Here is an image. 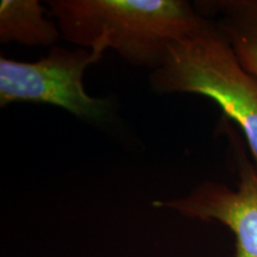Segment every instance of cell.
Wrapping results in <instances>:
<instances>
[{"label": "cell", "instance_id": "obj_1", "mask_svg": "<svg viewBox=\"0 0 257 257\" xmlns=\"http://www.w3.org/2000/svg\"><path fill=\"white\" fill-rule=\"evenodd\" d=\"M61 37L85 49H112L135 66H161L169 47L205 16L185 0H50Z\"/></svg>", "mask_w": 257, "mask_h": 257}, {"label": "cell", "instance_id": "obj_2", "mask_svg": "<svg viewBox=\"0 0 257 257\" xmlns=\"http://www.w3.org/2000/svg\"><path fill=\"white\" fill-rule=\"evenodd\" d=\"M149 83L159 94L191 93L216 102L240 128L257 168V80L240 64L214 22L205 17L174 42Z\"/></svg>", "mask_w": 257, "mask_h": 257}, {"label": "cell", "instance_id": "obj_3", "mask_svg": "<svg viewBox=\"0 0 257 257\" xmlns=\"http://www.w3.org/2000/svg\"><path fill=\"white\" fill-rule=\"evenodd\" d=\"M99 49L53 47L47 56L34 62L0 59V106L34 102L61 107L79 119L101 123L111 114L110 101L86 92L83 75L100 62Z\"/></svg>", "mask_w": 257, "mask_h": 257}, {"label": "cell", "instance_id": "obj_4", "mask_svg": "<svg viewBox=\"0 0 257 257\" xmlns=\"http://www.w3.org/2000/svg\"><path fill=\"white\" fill-rule=\"evenodd\" d=\"M230 142L238 172L236 188L220 182L205 181L185 197L156 200L153 205L191 219L219 221L234 234V257H257V168L237 140L231 137Z\"/></svg>", "mask_w": 257, "mask_h": 257}, {"label": "cell", "instance_id": "obj_5", "mask_svg": "<svg viewBox=\"0 0 257 257\" xmlns=\"http://www.w3.org/2000/svg\"><path fill=\"white\" fill-rule=\"evenodd\" d=\"M61 37L56 22L47 17L37 0L0 3V42L28 47H55Z\"/></svg>", "mask_w": 257, "mask_h": 257}, {"label": "cell", "instance_id": "obj_6", "mask_svg": "<svg viewBox=\"0 0 257 257\" xmlns=\"http://www.w3.org/2000/svg\"><path fill=\"white\" fill-rule=\"evenodd\" d=\"M217 15L214 22L229 40L239 62L257 80V0L201 3Z\"/></svg>", "mask_w": 257, "mask_h": 257}]
</instances>
